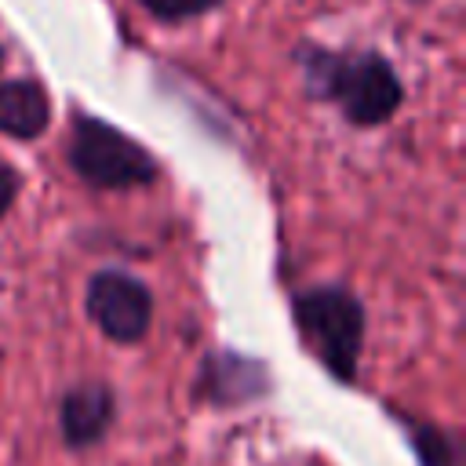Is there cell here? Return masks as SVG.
<instances>
[{"label":"cell","mask_w":466,"mask_h":466,"mask_svg":"<svg viewBox=\"0 0 466 466\" xmlns=\"http://www.w3.org/2000/svg\"><path fill=\"white\" fill-rule=\"evenodd\" d=\"M306 80L317 95L331 98L350 124H382L397 113L404 91L400 76L382 55H331L309 51L302 58Z\"/></svg>","instance_id":"6da1fadb"},{"label":"cell","mask_w":466,"mask_h":466,"mask_svg":"<svg viewBox=\"0 0 466 466\" xmlns=\"http://www.w3.org/2000/svg\"><path fill=\"white\" fill-rule=\"evenodd\" d=\"M84 309L109 342L135 346L153 324V291L124 269H98L87 280Z\"/></svg>","instance_id":"277c9868"},{"label":"cell","mask_w":466,"mask_h":466,"mask_svg":"<svg viewBox=\"0 0 466 466\" xmlns=\"http://www.w3.org/2000/svg\"><path fill=\"white\" fill-rule=\"evenodd\" d=\"M113 422H116V393L102 379L73 382L58 400V433L69 451L102 444Z\"/></svg>","instance_id":"8992f818"},{"label":"cell","mask_w":466,"mask_h":466,"mask_svg":"<svg viewBox=\"0 0 466 466\" xmlns=\"http://www.w3.org/2000/svg\"><path fill=\"white\" fill-rule=\"evenodd\" d=\"M18 186H22L18 171L0 160V218L11 211V204H15V197H18Z\"/></svg>","instance_id":"30bf717a"},{"label":"cell","mask_w":466,"mask_h":466,"mask_svg":"<svg viewBox=\"0 0 466 466\" xmlns=\"http://www.w3.org/2000/svg\"><path fill=\"white\" fill-rule=\"evenodd\" d=\"M269 393V368L266 360L233 353V350H211L200 357L193 400L211 408H244Z\"/></svg>","instance_id":"5b68a950"},{"label":"cell","mask_w":466,"mask_h":466,"mask_svg":"<svg viewBox=\"0 0 466 466\" xmlns=\"http://www.w3.org/2000/svg\"><path fill=\"white\" fill-rule=\"evenodd\" d=\"M404 433L415 448V462L419 466H459V441L455 433H448L437 422H422V419H400Z\"/></svg>","instance_id":"ba28073f"},{"label":"cell","mask_w":466,"mask_h":466,"mask_svg":"<svg viewBox=\"0 0 466 466\" xmlns=\"http://www.w3.org/2000/svg\"><path fill=\"white\" fill-rule=\"evenodd\" d=\"M51 124V98L36 80L0 84V131L11 138H36Z\"/></svg>","instance_id":"52a82bcc"},{"label":"cell","mask_w":466,"mask_h":466,"mask_svg":"<svg viewBox=\"0 0 466 466\" xmlns=\"http://www.w3.org/2000/svg\"><path fill=\"white\" fill-rule=\"evenodd\" d=\"M138 4L160 22H186V18H197L204 11H215L222 0H138Z\"/></svg>","instance_id":"9c48e42d"},{"label":"cell","mask_w":466,"mask_h":466,"mask_svg":"<svg viewBox=\"0 0 466 466\" xmlns=\"http://www.w3.org/2000/svg\"><path fill=\"white\" fill-rule=\"evenodd\" d=\"M302 342L324 364L335 382H357V364L364 350V306L342 284H320L299 291L291 302Z\"/></svg>","instance_id":"7a4b0ae2"},{"label":"cell","mask_w":466,"mask_h":466,"mask_svg":"<svg viewBox=\"0 0 466 466\" xmlns=\"http://www.w3.org/2000/svg\"><path fill=\"white\" fill-rule=\"evenodd\" d=\"M0 58H4V55H0Z\"/></svg>","instance_id":"8fae6325"},{"label":"cell","mask_w":466,"mask_h":466,"mask_svg":"<svg viewBox=\"0 0 466 466\" xmlns=\"http://www.w3.org/2000/svg\"><path fill=\"white\" fill-rule=\"evenodd\" d=\"M69 164L95 189H131L157 178V160L146 153V146L98 116L73 120Z\"/></svg>","instance_id":"3957f363"}]
</instances>
